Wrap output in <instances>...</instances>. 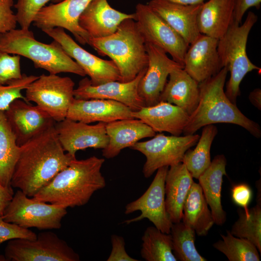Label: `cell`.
I'll return each instance as SVG.
<instances>
[{"instance_id": "3", "label": "cell", "mask_w": 261, "mask_h": 261, "mask_svg": "<svg viewBox=\"0 0 261 261\" xmlns=\"http://www.w3.org/2000/svg\"><path fill=\"white\" fill-rule=\"evenodd\" d=\"M228 72L224 67L216 74L199 84V102L189 116L183 132L184 135L193 134L206 125L230 123L243 127L257 138L261 137L260 125L245 116L226 96L224 87Z\"/></svg>"}, {"instance_id": "38", "label": "cell", "mask_w": 261, "mask_h": 261, "mask_svg": "<svg viewBox=\"0 0 261 261\" xmlns=\"http://www.w3.org/2000/svg\"><path fill=\"white\" fill-rule=\"evenodd\" d=\"M20 56L11 55L0 48V85H6L22 76Z\"/></svg>"}, {"instance_id": "10", "label": "cell", "mask_w": 261, "mask_h": 261, "mask_svg": "<svg viewBox=\"0 0 261 261\" xmlns=\"http://www.w3.org/2000/svg\"><path fill=\"white\" fill-rule=\"evenodd\" d=\"M200 136L194 134L166 136L159 133L149 140L138 142L130 148L145 157L143 173L145 178H149L160 167L182 162L186 152L196 145Z\"/></svg>"}, {"instance_id": "29", "label": "cell", "mask_w": 261, "mask_h": 261, "mask_svg": "<svg viewBox=\"0 0 261 261\" xmlns=\"http://www.w3.org/2000/svg\"><path fill=\"white\" fill-rule=\"evenodd\" d=\"M181 220L200 236H206L215 224L199 183L194 182L190 188L183 205Z\"/></svg>"}, {"instance_id": "26", "label": "cell", "mask_w": 261, "mask_h": 261, "mask_svg": "<svg viewBox=\"0 0 261 261\" xmlns=\"http://www.w3.org/2000/svg\"><path fill=\"white\" fill-rule=\"evenodd\" d=\"M193 178L182 162L171 166L168 170L165 181V203L173 223L182 220L183 205L194 182Z\"/></svg>"}, {"instance_id": "19", "label": "cell", "mask_w": 261, "mask_h": 261, "mask_svg": "<svg viewBox=\"0 0 261 261\" xmlns=\"http://www.w3.org/2000/svg\"><path fill=\"white\" fill-rule=\"evenodd\" d=\"M218 40L201 34L186 53L184 69L199 84L222 68L218 52Z\"/></svg>"}, {"instance_id": "37", "label": "cell", "mask_w": 261, "mask_h": 261, "mask_svg": "<svg viewBox=\"0 0 261 261\" xmlns=\"http://www.w3.org/2000/svg\"><path fill=\"white\" fill-rule=\"evenodd\" d=\"M62 0H17L14 5L17 23L21 29H29L41 10L49 1L56 3Z\"/></svg>"}, {"instance_id": "46", "label": "cell", "mask_w": 261, "mask_h": 261, "mask_svg": "<svg viewBox=\"0 0 261 261\" xmlns=\"http://www.w3.org/2000/svg\"><path fill=\"white\" fill-rule=\"evenodd\" d=\"M175 3L183 5H195L201 4L206 0H167Z\"/></svg>"}, {"instance_id": "6", "label": "cell", "mask_w": 261, "mask_h": 261, "mask_svg": "<svg viewBox=\"0 0 261 261\" xmlns=\"http://www.w3.org/2000/svg\"><path fill=\"white\" fill-rule=\"evenodd\" d=\"M258 20V16L249 11L243 24L233 20L225 34L218 40V52L222 68L226 67L230 77L226 86L225 94L236 104L240 95V85L245 75L260 68L248 58L246 44L249 33Z\"/></svg>"}, {"instance_id": "41", "label": "cell", "mask_w": 261, "mask_h": 261, "mask_svg": "<svg viewBox=\"0 0 261 261\" xmlns=\"http://www.w3.org/2000/svg\"><path fill=\"white\" fill-rule=\"evenodd\" d=\"M232 199L237 205L243 208L245 214L249 215L248 205L252 198V190L247 184L242 183L233 185L231 189Z\"/></svg>"}, {"instance_id": "47", "label": "cell", "mask_w": 261, "mask_h": 261, "mask_svg": "<svg viewBox=\"0 0 261 261\" xmlns=\"http://www.w3.org/2000/svg\"><path fill=\"white\" fill-rule=\"evenodd\" d=\"M0 261H7L4 255L0 254Z\"/></svg>"}, {"instance_id": "5", "label": "cell", "mask_w": 261, "mask_h": 261, "mask_svg": "<svg viewBox=\"0 0 261 261\" xmlns=\"http://www.w3.org/2000/svg\"><path fill=\"white\" fill-rule=\"evenodd\" d=\"M0 48L9 54L29 58L36 68L44 69L50 74L68 72L86 75L57 42H39L29 29H14L0 34Z\"/></svg>"}, {"instance_id": "12", "label": "cell", "mask_w": 261, "mask_h": 261, "mask_svg": "<svg viewBox=\"0 0 261 261\" xmlns=\"http://www.w3.org/2000/svg\"><path fill=\"white\" fill-rule=\"evenodd\" d=\"M57 42L65 52L82 69L93 85L110 81L121 82L119 70L113 60L102 59L87 51L60 28L42 30Z\"/></svg>"}, {"instance_id": "31", "label": "cell", "mask_w": 261, "mask_h": 261, "mask_svg": "<svg viewBox=\"0 0 261 261\" xmlns=\"http://www.w3.org/2000/svg\"><path fill=\"white\" fill-rule=\"evenodd\" d=\"M217 133L213 124L204 126L195 148L186 152L182 162L193 178L198 179L211 164L210 149Z\"/></svg>"}, {"instance_id": "4", "label": "cell", "mask_w": 261, "mask_h": 261, "mask_svg": "<svg viewBox=\"0 0 261 261\" xmlns=\"http://www.w3.org/2000/svg\"><path fill=\"white\" fill-rule=\"evenodd\" d=\"M89 45L99 55L107 56L117 66L121 82L132 80L148 65L145 39L134 19L122 21L113 34L90 38Z\"/></svg>"}, {"instance_id": "27", "label": "cell", "mask_w": 261, "mask_h": 261, "mask_svg": "<svg viewBox=\"0 0 261 261\" xmlns=\"http://www.w3.org/2000/svg\"><path fill=\"white\" fill-rule=\"evenodd\" d=\"M226 164L224 155L216 156L208 168L198 178L215 224L218 226H222L226 220V213L223 209L221 200L223 176L227 175Z\"/></svg>"}, {"instance_id": "34", "label": "cell", "mask_w": 261, "mask_h": 261, "mask_svg": "<svg viewBox=\"0 0 261 261\" xmlns=\"http://www.w3.org/2000/svg\"><path fill=\"white\" fill-rule=\"evenodd\" d=\"M170 234L173 252L177 260L181 261H206L195 246V231L182 220L173 223Z\"/></svg>"}, {"instance_id": "13", "label": "cell", "mask_w": 261, "mask_h": 261, "mask_svg": "<svg viewBox=\"0 0 261 261\" xmlns=\"http://www.w3.org/2000/svg\"><path fill=\"white\" fill-rule=\"evenodd\" d=\"M169 167H160L152 183L144 194L137 199L128 203L125 214L140 211V215L123 223L129 224L147 218L158 230L170 233L173 225L166 211L165 203V181Z\"/></svg>"}, {"instance_id": "16", "label": "cell", "mask_w": 261, "mask_h": 261, "mask_svg": "<svg viewBox=\"0 0 261 261\" xmlns=\"http://www.w3.org/2000/svg\"><path fill=\"white\" fill-rule=\"evenodd\" d=\"M145 47L148 65L139 82L138 90L145 106H150L159 102L160 95L171 72L184 66L170 58L161 48L149 43H145Z\"/></svg>"}, {"instance_id": "14", "label": "cell", "mask_w": 261, "mask_h": 261, "mask_svg": "<svg viewBox=\"0 0 261 261\" xmlns=\"http://www.w3.org/2000/svg\"><path fill=\"white\" fill-rule=\"evenodd\" d=\"M92 0H62L43 8L33 22L42 30L60 28L71 32L81 44H89V35L79 26V18Z\"/></svg>"}, {"instance_id": "30", "label": "cell", "mask_w": 261, "mask_h": 261, "mask_svg": "<svg viewBox=\"0 0 261 261\" xmlns=\"http://www.w3.org/2000/svg\"><path fill=\"white\" fill-rule=\"evenodd\" d=\"M20 151L4 112L0 111V182L5 187L12 188L11 181Z\"/></svg>"}, {"instance_id": "24", "label": "cell", "mask_w": 261, "mask_h": 261, "mask_svg": "<svg viewBox=\"0 0 261 261\" xmlns=\"http://www.w3.org/2000/svg\"><path fill=\"white\" fill-rule=\"evenodd\" d=\"M131 114L133 118L141 120L156 132H167L174 136L183 133L189 118V115L179 107L162 101L132 111Z\"/></svg>"}, {"instance_id": "40", "label": "cell", "mask_w": 261, "mask_h": 261, "mask_svg": "<svg viewBox=\"0 0 261 261\" xmlns=\"http://www.w3.org/2000/svg\"><path fill=\"white\" fill-rule=\"evenodd\" d=\"M14 0H0V34L16 28V15L12 11Z\"/></svg>"}, {"instance_id": "2", "label": "cell", "mask_w": 261, "mask_h": 261, "mask_svg": "<svg viewBox=\"0 0 261 261\" xmlns=\"http://www.w3.org/2000/svg\"><path fill=\"white\" fill-rule=\"evenodd\" d=\"M104 161L95 156L73 159L33 197L66 209L85 205L96 191L105 187L101 172Z\"/></svg>"}, {"instance_id": "25", "label": "cell", "mask_w": 261, "mask_h": 261, "mask_svg": "<svg viewBox=\"0 0 261 261\" xmlns=\"http://www.w3.org/2000/svg\"><path fill=\"white\" fill-rule=\"evenodd\" d=\"M169 76V80L160 95L159 102L176 105L190 116L199 102V83L182 67L175 69Z\"/></svg>"}, {"instance_id": "32", "label": "cell", "mask_w": 261, "mask_h": 261, "mask_svg": "<svg viewBox=\"0 0 261 261\" xmlns=\"http://www.w3.org/2000/svg\"><path fill=\"white\" fill-rule=\"evenodd\" d=\"M258 193L256 205L249 209V215L239 208L238 219L232 227L231 233L235 237L245 238L253 243L261 253V185H257Z\"/></svg>"}, {"instance_id": "17", "label": "cell", "mask_w": 261, "mask_h": 261, "mask_svg": "<svg viewBox=\"0 0 261 261\" xmlns=\"http://www.w3.org/2000/svg\"><path fill=\"white\" fill-rule=\"evenodd\" d=\"M106 125L102 122L89 125L65 118L56 122L55 128L64 151L76 157V153L80 150L105 148L109 142Z\"/></svg>"}, {"instance_id": "35", "label": "cell", "mask_w": 261, "mask_h": 261, "mask_svg": "<svg viewBox=\"0 0 261 261\" xmlns=\"http://www.w3.org/2000/svg\"><path fill=\"white\" fill-rule=\"evenodd\" d=\"M222 240L213 244L215 248L223 253L229 261H260L259 252L256 246L248 240L235 237L227 231L221 235Z\"/></svg>"}, {"instance_id": "39", "label": "cell", "mask_w": 261, "mask_h": 261, "mask_svg": "<svg viewBox=\"0 0 261 261\" xmlns=\"http://www.w3.org/2000/svg\"><path fill=\"white\" fill-rule=\"evenodd\" d=\"M37 234L29 229L21 227L6 221L0 216V245L5 241L15 238L35 239Z\"/></svg>"}, {"instance_id": "45", "label": "cell", "mask_w": 261, "mask_h": 261, "mask_svg": "<svg viewBox=\"0 0 261 261\" xmlns=\"http://www.w3.org/2000/svg\"><path fill=\"white\" fill-rule=\"evenodd\" d=\"M250 102L259 110L261 109V90L259 88L254 89L248 96Z\"/></svg>"}, {"instance_id": "22", "label": "cell", "mask_w": 261, "mask_h": 261, "mask_svg": "<svg viewBox=\"0 0 261 261\" xmlns=\"http://www.w3.org/2000/svg\"><path fill=\"white\" fill-rule=\"evenodd\" d=\"M127 19L135 20V14L120 12L107 0H92L79 18V25L90 38L105 37L114 33Z\"/></svg>"}, {"instance_id": "11", "label": "cell", "mask_w": 261, "mask_h": 261, "mask_svg": "<svg viewBox=\"0 0 261 261\" xmlns=\"http://www.w3.org/2000/svg\"><path fill=\"white\" fill-rule=\"evenodd\" d=\"M134 14L145 43L161 48L184 66L185 55L189 47L184 40L147 4L138 3Z\"/></svg>"}, {"instance_id": "9", "label": "cell", "mask_w": 261, "mask_h": 261, "mask_svg": "<svg viewBox=\"0 0 261 261\" xmlns=\"http://www.w3.org/2000/svg\"><path fill=\"white\" fill-rule=\"evenodd\" d=\"M7 261H79V254L54 232H40L34 240H9L4 254Z\"/></svg>"}, {"instance_id": "23", "label": "cell", "mask_w": 261, "mask_h": 261, "mask_svg": "<svg viewBox=\"0 0 261 261\" xmlns=\"http://www.w3.org/2000/svg\"><path fill=\"white\" fill-rule=\"evenodd\" d=\"M106 131L109 142L102 149V156L108 159L117 156L122 149L130 148L139 140L154 137L156 134L151 127L135 118L107 123Z\"/></svg>"}, {"instance_id": "20", "label": "cell", "mask_w": 261, "mask_h": 261, "mask_svg": "<svg viewBox=\"0 0 261 261\" xmlns=\"http://www.w3.org/2000/svg\"><path fill=\"white\" fill-rule=\"evenodd\" d=\"M203 4L183 5L167 0H150L147 4L189 45L201 34L197 17Z\"/></svg>"}, {"instance_id": "7", "label": "cell", "mask_w": 261, "mask_h": 261, "mask_svg": "<svg viewBox=\"0 0 261 261\" xmlns=\"http://www.w3.org/2000/svg\"><path fill=\"white\" fill-rule=\"evenodd\" d=\"M67 209L29 197L18 189L6 207L2 217L21 227L39 230L59 229Z\"/></svg>"}, {"instance_id": "33", "label": "cell", "mask_w": 261, "mask_h": 261, "mask_svg": "<svg viewBox=\"0 0 261 261\" xmlns=\"http://www.w3.org/2000/svg\"><path fill=\"white\" fill-rule=\"evenodd\" d=\"M142 240L141 255L146 261H177L173 252L170 233L150 226L146 229Z\"/></svg>"}, {"instance_id": "15", "label": "cell", "mask_w": 261, "mask_h": 261, "mask_svg": "<svg viewBox=\"0 0 261 261\" xmlns=\"http://www.w3.org/2000/svg\"><path fill=\"white\" fill-rule=\"evenodd\" d=\"M147 67L143 70L132 80L122 82L113 81L99 85L92 84L89 79H82L74 90V96L79 99H101L122 103L132 111L145 106L138 93L139 82L145 73Z\"/></svg>"}, {"instance_id": "18", "label": "cell", "mask_w": 261, "mask_h": 261, "mask_svg": "<svg viewBox=\"0 0 261 261\" xmlns=\"http://www.w3.org/2000/svg\"><path fill=\"white\" fill-rule=\"evenodd\" d=\"M4 113L19 146L44 132L56 123L45 111L21 99L12 102Z\"/></svg>"}, {"instance_id": "36", "label": "cell", "mask_w": 261, "mask_h": 261, "mask_svg": "<svg viewBox=\"0 0 261 261\" xmlns=\"http://www.w3.org/2000/svg\"><path fill=\"white\" fill-rule=\"evenodd\" d=\"M38 77V76L27 75L23 73L20 78L6 85H0V111H6L12 102L18 99L29 102L22 94V91L26 90L29 85Z\"/></svg>"}, {"instance_id": "28", "label": "cell", "mask_w": 261, "mask_h": 261, "mask_svg": "<svg viewBox=\"0 0 261 261\" xmlns=\"http://www.w3.org/2000/svg\"><path fill=\"white\" fill-rule=\"evenodd\" d=\"M233 0H208L203 2L197 17L201 34L220 39L233 19Z\"/></svg>"}, {"instance_id": "8", "label": "cell", "mask_w": 261, "mask_h": 261, "mask_svg": "<svg viewBox=\"0 0 261 261\" xmlns=\"http://www.w3.org/2000/svg\"><path fill=\"white\" fill-rule=\"evenodd\" d=\"M74 85L70 77L43 74L29 85L25 96L29 102H35L58 122L66 118L74 99Z\"/></svg>"}, {"instance_id": "42", "label": "cell", "mask_w": 261, "mask_h": 261, "mask_svg": "<svg viewBox=\"0 0 261 261\" xmlns=\"http://www.w3.org/2000/svg\"><path fill=\"white\" fill-rule=\"evenodd\" d=\"M112 250L107 261H138L131 257L125 248L124 239L120 236L113 234L111 236Z\"/></svg>"}, {"instance_id": "44", "label": "cell", "mask_w": 261, "mask_h": 261, "mask_svg": "<svg viewBox=\"0 0 261 261\" xmlns=\"http://www.w3.org/2000/svg\"><path fill=\"white\" fill-rule=\"evenodd\" d=\"M14 194L13 188L5 187L0 182V216L3 215L5 208L12 199Z\"/></svg>"}, {"instance_id": "43", "label": "cell", "mask_w": 261, "mask_h": 261, "mask_svg": "<svg viewBox=\"0 0 261 261\" xmlns=\"http://www.w3.org/2000/svg\"><path fill=\"white\" fill-rule=\"evenodd\" d=\"M233 19L241 24L244 15L251 7L259 9L261 0H233Z\"/></svg>"}, {"instance_id": "21", "label": "cell", "mask_w": 261, "mask_h": 261, "mask_svg": "<svg viewBox=\"0 0 261 261\" xmlns=\"http://www.w3.org/2000/svg\"><path fill=\"white\" fill-rule=\"evenodd\" d=\"M132 111L119 102L106 99H79L74 98L66 118L90 124L106 123L133 118Z\"/></svg>"}, {"instance_id": "1", "label": "cell", "mask_w": 261, "mask_h": 261, "mask_svg": "<svg viewBox=\"0 0 261 261\" xmlns=\"http://www.w3.org/2000/svg\"><path fill=\"white\" fill-rule=\"evenodd\" d=\"M11 185L33 197L76 157L66 152L55 125L21 145Z\"/></svg>"}]
</instances>
